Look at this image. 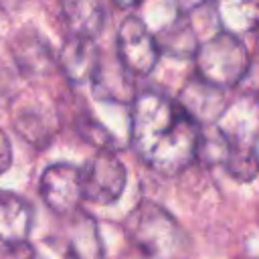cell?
I'll return each instance as SVG.
<instances>
[{"mask_svg":"<svg viewBox=\"0 0 259 259\" xmlns=\"http://www.w3.org/2000/svg\"><path fill=\"white\" fill-rule=\"evenodd\" d=\"M154 38L160 55H168L172 59H194L200 45V38L182 14H178L170 24L162 26Z\"/></svg>","mask_w":259,"mask_h":259,"instance_id":"5bb4252c","label":"cell"},{"mask_svg":"<svg viewBox=\"0 0 259 259\" xmlns=\"http://www.w3.org/2000/svg\"><path fill=\"white\" fill-rule=\"evenodd\" d=\"M10 53H12L14 63L18 65V69L30 77L45 75L55 63L51 45L36 30H30V28L20 30L12 38Z\"/></svg>","mask_w":259,"mask_h":259,"instance_id":"7c38bea8","label":"cell"},{"mask_svg":"<svg viewBox=\"0 0 259 259\" xmlns=\"http://www.w3.org/2000/svg\"><path fill=\"white\" fill-rule=\"evenodd\" d=\"M40 196L45 204L57 214H71L79 210L83 200L81 190V170L67 162H57L45 168L38 182Z\"/></svg>","mask_w":259,"mask_h":259,"instance_id":"8992f818","label":"cell"},{"mask_svg":"<svg viewBox=\"0 0 259 259\" xmlns=\"http://www.w3.org/2000/svg\"><path fill=\"white\" fill-rule=\"evenodd\" d=\"M223 168L229 172V176L237 182H251L259 176V164L251 150V146H241L233 142V148L229 152L227 162Z\"/></svg>","mask_w":259,"mask_h":259,"instance_id":"ac0fdd59","label":"cell"},{"mask_svg":"<svg viewBox=\"0 0 259 259\" xmlns=\"http://www.w3.org/2000/svg\"><path fill=\"white\" fill-rule=\"evenodd\" d=\"M123 229L130 243L146 259H176L186 245L178 221L154 200H140L127 214Z\"/></svg>","mask_w":259,"mask_h":259,"instance_id":"7a4b0ae2","label":"cell"},{"mask_svg":"<svg viewBox=\"0 0 259 259\" xmlns=\"http://www.w3.org/2000/svg\"><path fill=\"white\" fill-rule=\"evenodd\" d=\"M115 45H117L115 49L117 61L134 77H146L158 65L160 51L156 38L146 26V22L136 14H127L121 20L117 28Z\"/></svg>","mask_w":259,"mask_h":259,"instance_id":"277c9868","label":"cell"},{"mask_svg":"<svg viewBox=\"0 0 259 259\" xmlns=\"http://www.w3.org/2000/svg\"><path fill=\"white\" fill-rule=\"evenodd\" d=\"M127 134L146 166L162 176H176L196 158L200 125L168 95L142 91L130 103Z\"/></svg>","mask_w":259,"mask_h":259,"instance_id":"6da1fadb","label":"cell"},{"mask_svg":"<svg viewBox=\"0 0 259 259\" xmlns=\"http://www.w3.org/2000/svg\"><path fill=\"white\" fill-rule=\"evenodd\" d=\"M79 170L85 200L93 204H113L123 194L127 170L113 152H97Z\"/></svg>","mask_w":259,"mask_h":259,"instance_id":"5b68a950","label":"cell"},{"mask_svg":"<svg viewBox=\"0 0 259 259\" xmlns=\"http://www.w3.org/2000/svg\"><path fill=\"white\" fill-rule=\"evenodd\" d=\"M194 65L198 79L229 91L231 87H237L247 75L251 57L239 36L219 30L198 45Z\"/></svg>","mask_w":259,"mask_h":259,"instance_id":"3957f363","label":"cell"},{"mask_svg":"<svg viewBox=\"0 0 259 259\" xmlns=\"http://www.w3.org/2000/svg\"><path fill=\"white\" fill-rule=\"evenodd\" d=\"M14 127L32 146L45 148L55 136L57 121H55L53 113L45 111L42 107H24L16 113Z\"/></svg>","mask_w":259,"mask_h":259,"instance_id":"9a60e30c","label":"cell"},{"mask_svg":"<svg viewBox=\"0 0 259 259\" xmlns=\"http://www.w3.org/2000/svg\"><path fill=\"white\" fill-rule=\"evenodd\" d=\"M77 132H79V136L85 142H89L91 146L99 148V152H111L113 148H117L115 146L117 144L115 142V136L109 132V127L103 125L99 119L87 115V113H83L77 119Z\"/></svg>","mask_w":259,"mask_h":259,"instance_id":"d6986e66","label":"cell"},{"mask_svg":"<svg viewBox=\"0 0 259 259\" xmlns=\"http://www.w3.org/2000/svg\"><path fill=\"white\" fill-rule=\"evenodd\" d=\"M219 26L225 32L239 36L241 32L257 30L259 26V2H221L214 4Z\"/></svg>","mask_w":259,"mask_h":259,"instance_id":"2e32d148","label":"cell"},{"mask_svg":"<svg viewBox=\"0 0 259 259\" xmlns=\"http://www.w3.org/2000/svg\"><path fill=\"white\" fill-rule=\"evenodd\" d=\"M12 164V146L6 134L0 130V174H4Z\"/></svg>","mask_w":259,"mask_h":259,"instance_id":"44dd1931","label":"cell"},{"mask_svg":"<svg viewBox=\"0 0 259 259\" xmlns=\"http://www.w3.org/2000/svg\"><path fill=\"white\" fill-rule=\"evenodd\" d=\"M255 32H257V47H259V26H257V30H255Z\"/></svg>","mask_w":259,"mask_h":259,"instance_id":"603a6c76","label":"cell"},{"mask_svg":"<svg viewBox=\"0 0 259 259\" xmlns=\"http://www.w3.org/2000/svg\"><path fill=\"white\" fill-rule=\"evenodd\" d=\"M34 223V210L28 200L14 192L0 190V243H26Z\"/></svg>","mask_w":259,"mask_h":259,"instance_id":"8fae6325","label":"cell"},{"mask_svg":"<svg viewBox=\"0 0 259 259\" xmlns=\"http://www.w3.org/2000/svg\"><path fill=\"white\" fill-rule=\"evenodd\" d=\"M233 148V140L219 130L217 125L200 127L198 146H196V158L204 166H223L229 158V152Z\"/></svg>","mask_w":259,"mask_h":259,"instance_id":"e0dca14e","label":"cell"},{"mask_svg":"<svg viewBox=\"0 0 259 259\" xmlns=\"http://www.w3.org/2000/svg\"><path fill=\"white\" fill-rule=\"evenodd\" d=\"M251 150H253V154H255V158H257V164H259V134H257V138H255Z\"/></svg>","mask_w":259,"mask_h":259,"instance_id":"7402d4cb","label":"cell"},{"mask_svg":"<svg viewBox=\"0 0 259 259\" xmlns=\"http://www.w3.org/2000/svg\"><path fill=\"white\" fill-rule=\"evenodd\" d=\"M93 95L111 105H130L136 97L134 75H130L117 57H99L97 69L91 79Z\"/></svg>","mask_w":259,"mask_h":259,"instance_id":"9c48e42d","label":"cell"},{"mask_svg":"<svg viewBox=\"0 0 259 259\" xmlns=\"http://www.w3.org/2000/svg\"><path fill=\"white\" fill-rule=\"evenodd\" d=\"M61 18L73 38L93 40L105 26V8L93 0L65 2L61 6Z\"/></svg>","mask_w":259,"mask_h":259,"instance_id":"4fadbf2b","label":"cell"},{"mask_svg":"<svg viewBox=\"0 0 259 259\" xmlns=\"http://www.w3.org/2000/svg\"><path fill=\"white\" fill-rule=\"evenodd\" d=\"M0 259H40V257L32 245L16 243V245H2L0 247Z\"/></svg>","mask_w":259,"mask_h":259,"instance_id":"ffe728a7","label":"cell"},{"mask_svg":"<svg viewBox=\"0 0 259 259\" xmlns=\"http://www.w3.org/2000/svg\"><path fill=\"white\" fill-rule=\"evenodd\" d=\"M99 57H101V53L97 51L93 40L69 36L63 42V47L59 49L55 63L61 67V71L65 73V77L71 83L83 85V83H91L93 73L99 63Z\"/></svg>","mask_w":259,"mask_h":259,"instance_id":"30bf717a","label":"cell"},{"mask_svg":"<svg viewBox=\"0 0 259 259\" xmlns=\"http://www.w3.org/2000/svg\"><path fill=\"white\" fill-rule=\"evenodd\" d=\"M174 101L192 121H196L200 127H208L214 125L217 119L227 111L229 91L212 87L198 77H192L184 83L178 99Z\"/></svg>","mask_w":259,"mask_h":259,"instance_id":"52a82bcc","label":"cell"},{"mask_svg":"<svg viewBox=\"0 0 259 259\" xmlns=\"http://www.w3.org/2000/svg\"><path fill=\"white\" fill-rule=\"evenodd\" d=\"M61 245L69 259H103L105 255L99 225L85 210H75L65 217Z\"/></svg>","mask_w":259,"mask_h":259,"instance_id":"ba28073f","label":"cell"}]
</instances>
